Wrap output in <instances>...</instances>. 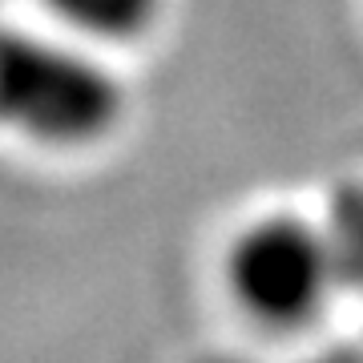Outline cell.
<instances>
[{"label":"cell","instance_id":"cell-2","mask_svg":"<svg viewBox=\"0 0 363 363\" xmlns=\"http://www.w3.org/2000/svg\"><path fill=\"white\" fill-rule=\"evenodd\" d=\"M222 279L238 311L271 331H298L331 298V250L295 214H262L230 238Z\"/></svg>","mask_w":363,"mask_h":363},{"label":"cell","instance_id":"cell-3","mask_svg":"<svg viewBox=\"0 0 363 363\" xmlns=\"http://www.w3.org/2000/svg\"><path fill=\"white\" fill-rule=\"evenodd\" d=\"M40 9L81 40L125 45L157 25L166 0H40Z\"/></svg>","mask_w":363,"mask_h":363},{"label":"cell","instance_id":"cell-1","mask_svg":"<svg viewBox=\"0 0 363 363\" xmlns=\"http://www.w3.org/2000/svg\"><path fill=\"white\" fill-rule=\"evenodd\" d=\"M125 117V89L85 45L0 25V130L40 150L101 145Z\"/></svg>","mask_w":363,"mask_h":363}]
</instances>
